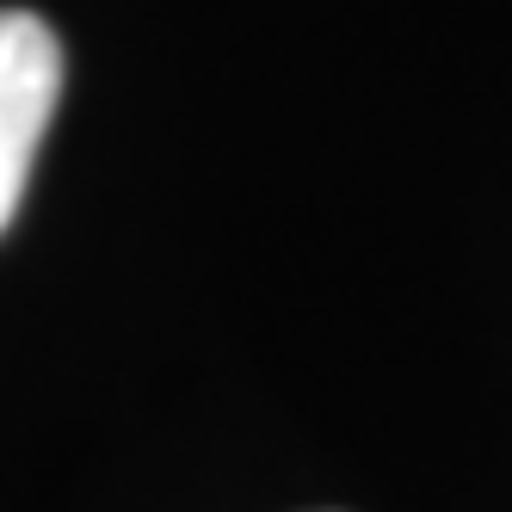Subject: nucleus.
I'll list each match as a JSON object with an SVG mask.
<instances>
[{"label":"nucleus","mask_w":512,"mask_h":512,"mask_svg":"<svg viewBox=\"0 0 512 512\" xmlns=\"http://www.w3.org/2000/svg\"><path fill=\"white\" fill-rule=\"evenodd\" d=\"M56 93H62L56 31L25 7H0V229L19 210L31 155L56 118Z\"/></svg>","instance_id":"nucleus-1"}]
</instances>
